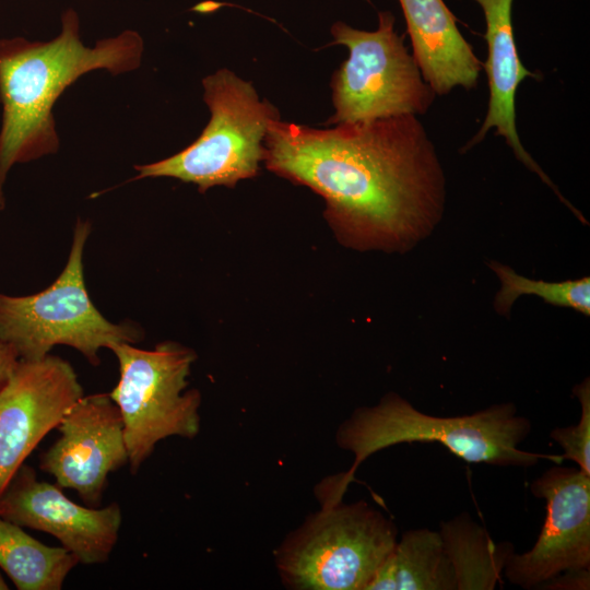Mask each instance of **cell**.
I'll return each instance as SVG.
<instances>
[{"instance_id":"6da1fadb","label":"cell","mask_w":590,"mask_h":590,"mask_svg":"<svg viewBox=\"0 0 590 590\" xmlns=\"http://www.w3.org/2000/svg\"><path fill=\"white\" fill-rule=\"evenodd\" d=\"M269 170L310 188L340 241L405 251L438 224L446 178L415 115L317 129L274 120L264 138Z\"/></svg>"},{"instance_id":"7a4b0ae2","label":"cell","mask_w":590,"mask_h":590,"mask_svg":"<svg viewBox=\"0 0 590 590\" xmlns=\"http://www.w3.org/2000/svg\"><path fill=\"white\" fill-rule=\"evenodd\" d=\"M143 52L144 40L133 30L84 45L73 9L62 12L60 33L50 40L0 39V211L10 169L58 152L52 109L66 88L91 71H134Z\"/></svg>"},{"instance_id":"3957f363","label":"cell","mask_w":590,"mask_h":590,"mask_svg":"<svg viewBox=\"0 0 590 590\" xmlns=\"http://www.w3.org/2000/svg\"><path fill=\"white\" fill-rule=\"evenodd\" d=\"M532 429L512 402L496 403L472 414L434 416L413 406L396 392L385 394L374 406L356 409L338 428L340 448L354 455L352 467L339 474L347 488L359 464L375 452L403 442H437L469 463L527 468L562 455L522 450L519 445Z\"/></svg>"},{"instance_id":"277c9868","label":"cell","mask_w":590,"mask_h":590,"mask_svg":"<svg viewBox=\"0 0 590 590\" xmlns=\"http://www.w3.org/2000/svg\"><path fill=\"white\" fill-rule=\"evenodd\" d=\"M203 101L211 113L199 138L180 152L149 164L135 165L132 180L170 177L205 192L214 186L228 188L259 170L264 158V138L279 110L260 101L250 82L228 69L202 80Z\"/></svg>"},{"instance_id":"5b68a950","label":"cell","mask_w":590,"mask_h":590,"mask_svg":"<svg viewBox=\"0 0 590 590\" xmlns=\"http://www.w3.org/2000/svg\"><path fill=\"white\" fill-rule=\"evenodd\" d=\"M398 541L394 522L364 500L321 505L275 551L296 590H366Z\"/></svg>"},{"instance_id":"8992f818","label":"cell","mask_w":590,"mask_h":590,"mask_svg":"<svg viewBox=\"0 0 590 590\" xmlns=\"http://www.w3.org/2000/svg\"><path fill=\"white\" fill-rule=\"evenodd\" d=\"M91 229L88 221L78 219L67 264L48 287L26 296L0 294V342L13 346L19 359H42L62 344L97 366L101 349L142 339L135 324L108 321L88 296L83 251Z\"/></svg>"},{"instance_id":"52a82bcc","label":"cell","mask_w":590,"mask_h":590,"mask_svg":"<svg viewBox=\"0 0 590 590\" xmlns=\"http://www.w3.org/2000/svg\"><path fill=\"white\" fill-rule=\"evenodd\" d=\"M119 364V380L109 397L118 406L131 473L135 474L158 441L193 438L200 430V392L186 390L194 352L176 342L153 350L119 342L110 349Z\"/></svg>"},{"instance_id":"ba28073f","label":"cell","mask_w":590,"mask_h":590,"mask_svg":"<svg viewBox=\"0 0 590 590\" xmlns=\"http://www.w3.org/2000/svg\"><path fill=\"white\" fill-rule=\"evenodd\" d=\"M390 11L378 13L375 31L332 24L330 45H343L347 59L330 82L334 114L326 125L368 121L400 115L425 114L436 94L394 30Z\"/></svg>"},{"instance_id":"9c48e42d","label":"cell","mask_w":590,"mask_h":590,"mask_svg":"<svg viewBox=\"0 0 590 590\" xmlns=\"http://www.w3.org/2000/svg\"><path fill=\"white\" fill-rule=\"evenodd\" d=\"M545 500L546 516L534 545L510 554L507 580L523 589L567 570L590 568V475L579 468L555 464L530 483Z\"/></svg>"},{"instance_id":"30bf717a","label":"cell","mask_w":590,"mask_h":590,"mask_svg":"<svg viewBox=\"0 0 590 590\" xmlns=\"http://www.w3.org/2000/svg\"><path fill=\"white\" fill-rule=\"evenodd\" d=\"M83 396L76 373L60 356L17 361L0 388V496L39 441Z\"/></svg>"},{"instance_id":"8fae6325","label":"cell","mask_w":590,"mask_h":590,"mask_svg":"<svg viewBox=\"0 0 590 590\" xmlns=\"http://www.w3.org/2000/svg\"><path fill=\"white\" fill-rule=\"evenodd\" d=\"M59 438L39 457V468L61 488L98 507L109 473L129 463L120 411L108 393L81 397L56 427Z\"/></svg>"},{"instance_id":"7c38bea8","label":"cell","mask_w":590,"mask_h":590,"mask_svg":"<svg viewBox=\"0 0 590 590\" xmlns=\"http://www.w3.org/2000/svg\"><path fill=\"white\" fill-rule=\"evenodd\" d=\"M0 516L22 528L51 534L85 565L109 559L122 521L117 503L101 508L78 505L56 483L38 480L25 463L0 496Z\"/></svg>"},{"instance_id":"4fadbf2b","label":"cell","mask_w":590,"mask_h":590,"mask_svg":"<svg viewBox=\"0 0 590 590\" xmlns=\"http://www.w3.org/2000/svg\"><path fill=\"white\" fill-rule=\"evenodd\" d=\"M484 12L487 43V59L483 63L486 71L489 98L487 113L476 134L462 148L470 150L481 142L486 133L495 128V134L505 139L516 157L531 172L535 173L556 193L559 200L571 209L573 204L558 191L523 148L516 125V94L522 80L540 79L521 62L515 42L511 7L512 0H474Z\"/></svg>"},{"instance_id":"5bb4252c","label":"cell","mask_w":590,"mask_h":590,"mask_svg":"<svg viewBox=\"0 0 590 590\" xmlns=\"http://www.w3.org/2000/svg\"><path fill=\"white\" fill-rule=\"evenodd\" d=\"M424 81L436 95L474 88L483 63L442 0H399Z\"/></svg>"},{"instance_id":"9a60e30c","label":"cell","mask_w":590,"mask_h":590,"mask_svg":"<svg viewBox=\"0 0 590 590\" xmlns=\"http://www.w3.org/2000/svg\"><path fill=\"white\" fill-rule=\"evenodd\" d=\"M366 590H457L439 531L418 528L404 532Z\"/></svg>"},{"instance_id":"2e32d148","label":"cell","mask_w":590,"mask_h":590,"mask_svg":"<svg viewBox=\"0 0 590 590\" xmlns=\"http://www.w3.org/2000/svg\"><path fill=\"white\" fill-rule=\"evenodd\" d=\"M445 551L453 566L457 590H492L500 581L514 552L508 542L495 544L468 514L440 524Z\"/></svg>"},{"instance_id":"e0dca14e","label":"cell","mask_w":590,"mask_h":590,"mask_svg":"<svg viewBox=\"0 0 590 590\" xmlns=\"http://www.w3.org/2000/svg\"><path fill=\"white\" fill-rule=\"evenodd\" d=\"M79 564L62 546H48L0 516V568L19 590H60Z\"/></svg>"},{"instance_id":"ac0fdd59","label":"cell","mask_w":590,"mask_h":590,"mask_svg":"<svg viewBox=\"0 0 590 590\" xmlns=\"http://www.w3.org/2000/svg\"><path fill=\"white\" fill-rule=\"evenodd\" d=\"M489 267L502 283L494 303L498 314L507 315L521 295H536L547 304L571 308L586 316L590 315L589 276L563 282H546L522 276L510 267L497 261H491Z\"/></svg>"},{"instance_id":"d6986e66","label":"cell","mask_w":590,"mask_h":590,"mask_svg":"<svg viewBox=\"0 0 590 590\" xmlns=\"http://www.w3.org/2000/svg\"><path fill=\"white\" fill-rule=\"evenodd\" d=\"M581 408L578 424L556 427L550 437L563 449L562 457L574 461L579 469L590 475V381L585 378L573 389Z\"/></svg>"},{"instance_id":"ffe728a7","label":"cell","mask_w":590,"mask_h":590,"mask_svg":"<svg viewBox=\"0 0 590 590\" xmlns=\"http://www.w3.org/2000/svg\"><path fill=\"white\" fill-rule=\"evenodd\" d=\"M543 590H589L590 568L563 571L540 583Z\"/></svg>"},{"instance_id":"44dd1931","label":"cell","mask_w":590,"mask_h":590,"mask_svg":"<svg viewBox=\"0 0 590 590\" xmlns=\"http://www.w3.org/2000/svg\"><path fill=\"white\" fill-rule=\"evenodd\" d=\"M19 361V355L13 346L0 342V388L9 378Z\"/></svg>"},{"instance_id":"7402d4cb","label":"cell","mask_w":590,"mask_h":590,"mask_svg":"<svg viewBox=\"0 0 590 590\" xmlns=\"http://www.w3.org/2000/svg\"><path fill=\"white\" fill-rule=\"evenodd\" d=\"M9 589L7 582L4 581V579L2 578V575L0 574V590H7Z\"/></svg>"}]
</instances>
